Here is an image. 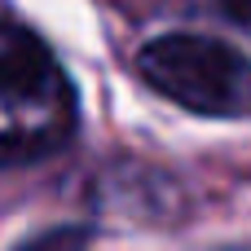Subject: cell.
Listing matches in <instances>:
<instances>
[{
  "instance_id": "cell-1",
  "label": "cell",
  "mask_w": 251,
  "mask_h": 251,
  "mask_svg": "<svg viewBox=\"0 0 251 251\" xmlns=\"http://www.w3.org/2000/svg\"><path fill=\"white\" fill-rule=\"evenodd\" d=\"M75 93L57 57L13 22H0V168L35 163L66 146Z\"/></svg>"
},
{
  "instance_id": "cell-2",
  "label": "cell",
  "mask_w": 251,
  "mask_h": 251,
  "mask_svg": "<svg viewBox=\"0 0 251 251\" xmlns=\"http://www.w3.org/2000/svg\"><path fill=\"white\" fill-rule=\"evenodd\" d=\"M141 79L194 115H251V57L216 35H159L137 53Z\"/></svg>"
},
{
  "instance_id": "cell-3",
  "label": "cell",
  "mask_w": 251,
  "mask_h": 251,
  "mask_svg": "<svg viewBox=\"0 0 251 251\" xmlns=\"http://www.w3.org/2000/svg\"><path fill=\"white\" fill-rule=\"evenodd\" d=\"M172 4H185V9H199V13H216V18L251 31V0H172Z\"/></svg>"
},
{
  "instance_id": "cell-4",
  "label": "cell",
  "mask_w": 251,
  "mask_h": 251,
  "mask_svg": "<svg viewBox=\"0 0 251 251\" xmlns=\"http://www.w3.org/2000/svg\"><path fill=\"white\" fill-rule=\"evenodd\" d=\"M22 251H88V234L84 229H49V234L31 238Z\"/></svg>"
},
{
  "instance_id": "cell-5",
  "label": "cell",
  "mask_w": 251,
  "mask_h": 251,
  "mask_svg": "<svg viewBox=\"0 0 251 251\" xmlns=\"http://www.w3.org/2000/svg\"><path fill=\"white\" fill-rule=\"evenodd\" d=\"M119 4H128V9H137V4H150V9H159V4H172V0H119Z\"/></svg>"
}]
</instances>
